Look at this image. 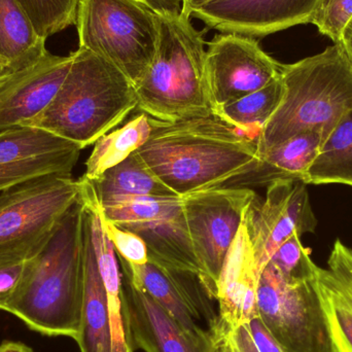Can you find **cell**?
Masks as SVG:
<instances>
[{
    "label": "cell",
    "mask_w": 352,
    "mask_h": 352,
    "mask_svg": "<svg viewBox=\"0 0 352 352\" xmlns=\"http://www.w3.org/2000/svg\"><path fill=\"white\" fill-rule=\"evenodd\" d=\"M150 138L138 153L182 198L228 186L254 170L260 160L256 140L214 115L173 122L150 117Z\"/></svg>",
    "instance_id": "cell-1"
},
{
    "label": "cell",
    "mask_w": 352,
    "mask_h": 352,
    "mask_svg": "<svg viewBox=\"0 0 352 352\" xmlns=\"http://www.w3.org/2000/svg\"><path fill=\"white\" fill-rule=\"evenodd\" d=\"M85 215L80 195L45 245L29 258L22 283L4 310L30 330L45 336L76 340L80 332L84 300Z\"/></svg>",
    "instance_id": "cell-2"
},
{
    "label": "cell",
    "mask_w": 352,
    "mask_h": 352,
    "mask_svg": "<svg viewBox=\"0 0 352 352\" xmlns=\"http://www.w3.org/2000/svg\"><path fill=\"white\" fill-rule=\"evenodd\" d=\"M280 78V102L256 140L258 159L304 132L318 133L326 142L352 109V67L339 43L318 55L283 64Z\"/></svg>",
    "instance_id": "cell-3"
},
{
    "label": "cell",
    "mask_w": 352,
    "mask_h": 352,
    "mask_svg": "<svg viewBox=\"0 0 352 352\" xmlns=\"http://www.w3.org/2000/svg\"><path fill=\"white\" fill-rule=\"evenodd\" d=\"M51 104L25 127H35L85 148L138 107L135 87L104 58L80 49Z\"/></svg>",
    "instance_id": "cell-4"
},
{
    "label": "cell",
    "mask_w": 352,
    "mask_h": 352,
    "mask_svg": "<svg viewBox=\"0 0 352 352\" xmlns=\"http://www.w3.org/2000/svg\"><path fill=\"white\" fill-rule=\"evenodd\" d=\"M159 27L156 55L134 86L138 109L154 119L169 122L212 116L202 32L182 12L159 16Z\"/></svg>",
    "instance_id": "cell-5"
},
{
    "label": "cell",
    "mask_w": 352,
    "mask_h": 352,
    "mask_svg": "<svg viewBox=\"0 0 352 352\" xmlns=\"http://www.w3.org/2000/svg\"><path fill=\"white\" fill-rule=\"evenodd\" d=\"M76 26L78 47L104 58L134 86L156 55L159 16L138 0H80Z\"/></svg>",
    "instance_id": "cell-6"
},
{
    "label": "cell",
    "mask_w": 352,
    "mask_h": 352,
    "mask_svg": "<svg viewBox=\"0 0 352 352\" xmlns=\"http://www.w3.org/2000/svg\"><path fill=\"white\" fill-rule=\"evenodd\" d=\"M258 314L285 352H338L314 285V274L287 278L272 263L258 278Z\"/></svg>",
    "instance_id": "cell-7"
},
{
    "label": "cell",
    "mask_w": 352,
    "mask_h": 352,
    "mask_svg": "<svg viewBox=\"0 0 352 352\" xmlns=\"http://www.w3.org/2000/svg\"><path fill=\"white\" fill-rule=\"evenodd\" d=\"M80 179L47 175L0 192V254L34 256L80 199Z\"/></svg>",
    "instance_id": "cell-8"
},
{
    "label": "cell",
    "mask_w": 352,
    "mask_h": 352,
    "mask_svg": "<svg viewBox=\"0 0 352 352\" xmlns=\"http://www.w3.org/2000/svg\"><path fill=\"white\" fill-rule=\"evenodd\" d=\"M99 203L104 219L146 242L148 262L200 276L182 197L119 196Z\"/></svg>",
    "instance_id": "cell-9"
},
{
    "label": "cell",
    "mask_w": 352,
    "mask_h": 352,
    "mask_svg": "<svg viewBox=\"0 0 352 352\" xmlns=\"http://www.w3.org/2000/svg\"><path fill=\"white\" fill-rule=\"evenodd\" d=\"M256 198L254 190L237 186L182 197L186 227L200 268L199 278L213 300L226 256Z\"/></svg>",
    "instance_id": "cell-10"
},
{
    "label": "cell",
    "mask_w": 352,
    "mask_h": 352,
    "mask_svg": "<svg viewBox=\"0 0 352 352\" xmlns=\"http://www.w3.org/2000/svg\"><path fill=\"white\" fill-rule=\"evenodd\" d=\"M122 272L160 304L190 336L212 346L221 331L219 312L198 275L162 268L153 263L133 265L118 256Z\"/></svg>",
    "instance_id": "cell-11"
},
{
    "label": "cell",
    "mask_w": 352,
    "mask_h": 352,
    "mask_svg": "<svg viewBox=\"0 0 352 352\" xmlns=\"http://www.w3.org/2000/svg\"><path fill=\"white\" fill-rule=\"evenodd\" d=\"M283 64L265 53L254 37L217 35L206 50L205 74L213 115L232 101L264 88L280 78Z\"/></svg>",
    "instance_id": "cell-12"
},
{
    "label": "cell",
    "mask_w": 352,
    "mask_h": 352,
    "mask_svg": "<svg viewBox=\"0 0 352 352\" xmlns=\"http://www.w3.org/2000/svg\"><path fill=\"white\" fill-rule=\"evenodd\" d=\"M244 221L260 275L285 240L294 234L301 237L314 233L318 226L307 184L291 179L276 180L269 184L265 200L256 196L248 207Z\"/></svg>",
    "instance_id": "cell-13"
},
{
    "label": "cell",
    "mask_w": 352,
    "mask_h": 352,
    "mask_svg": "<svg viewBox=\"0 0 352 352\" xmlns=\"http://www.w3.org/2000/svg\"><path fill=\"white\" fill-rule=\"evenodd\" d=\"M78 144L35 127L0 131V192L43 176L72 175Z\"/></svg>",
    "instance_id": "cell-14"
},
{
    "label": "cell",
    "mask_w": 352,
    "mask_h": 352,
    "mask_svg": "<svg viewBox=\"0 0 352 352\" xmlns=\"http://www.w3.org/2000/svg\"><path fill=\"white\" fill-rule=\"evenodd\" d=\"M327 0H212L192 16L223 33L264 37L311 23Z\"/></svg>",
    "instance_id": "cell-15"
},
{
    "label": "cell",
    "mask_w": 352,
    "mask_h": 352,
    "mask_svg": "<svg viewBox=\"0 0 352 352\" xmlns=\"http://www.w3.org/2000/svg\"><path fill=\"white\" fill-rule=\"evenodd\" d=\"M72 60V53L56 56L47 52L0 87V131L25 127L45 111L67 76Z\"/></svg>",
    "instance_id": "cell-16"
},
{
    "label": "cell",
    "mask_w": 352,
    "mask_h": 352,
    "mask_svg": "<svg viewBox=\"0 0 352 352\" xmlns=\"http://www.w3.org/2000/svg\"><path fill=\"white\" fill-rule=\"evenodd\" d=\"M123 301L132 346L146 352H210L175 318L122 272Z\"/></svg>",
    "instance_id": "cell-17"
},
{
    "label": "cell",
    "mask_w": 352,
    "mask_h": 352,
    "mask_svg": "<svg viewBox=\"0 0 352 352\" xmlns=\"http://www.w3.org/2000/svg\"><path fill=\"white\" fill-rule=\"evenodd\" d=\"M246 214V213H245ZM260 272L245 221L228 252L217 285V311L227 332L258 316L256 305Z\"/></svg>",
    "instance_id": "cell-18"
},
{
    "label": "cell",
    "mask_w": 352,
    "mask_h": 352,
    "mask_svg": "<svg viewBox=\"0 0 352 352\" xmlns=\"http://www.w3.org/2000/svg\"><path fill=\"white\" fill-rule=\"evenodd\" d=\"M314 285L338 352H352V250L337 239L326 268L316 266Z\"/></svg>",
    "instance_id": "cell-19"
},
{
    "label": "cell",
    "mask_w": 352,
    "mask_h": 352,
    "mask_svg": "<svg viewBox=\"0 0 352 352\" xmlns=\"http://www.w3.org/2000/svg\"><path fill=\"white\" fill-rule=\"evenodd\" d=\"M76 342L80 352H111V320L107 291L93 248L87 208L84 233V300L80 332Z\"/></svg>",
    "instance_id": "cell-20"
},
{
    "label": "cell",
    "mask_w": 352,
    "mask_h": 352,
    "mask_svg": "<svg viewBox=\"0 0 352 352\" xmlns=\"http://www.w3.org/2000/svg\"><path fill=\"white\" fill-rule=\"evenodd\" d=\"M322 138L314 132L298 134L260 157L254 170L236 178L228 186H269L276 180L305 184L308 169L322 148Z\"/></svg>",
    "instance_id": "cell-21"
},
{
    "label": "cell",
    "mask_w": 352,
    "mask_h": 352,
    "mask_svg": "<svg viewBox=\"0 0 352 352\" xmlns=\"http://www.w3.org/2000/svg\"><path fill=\"white\" fill-rule=\"evenodd\" d=\"M18 0H0V61L16 72L41 60L47 50Z\"/></svg>",
    "instance_id": "cell-22"
},
{
    "label": "cell",
    "mask_w": 352,
    "mask_h": 352,
    "mask_svg": "<svg viewBox=\"0 0 352 352\" xmlns=\"http://www.w3.org/2000/svg\"><path fill=\"white\" fill-rule=\"evenodd\" d=\"M91 182L99 201L119 196L178 197L155 175L138 152Z\"/></svg>",
    "instance_id": "cell-23"
},
{
    "label": "cell",
    "mask_w": 352,
    "mask_h": 352,
    "mask_svg": "<svg viewBox=\"0 0 352 352\" xmlns=\"http://www.w3.org/2000/svg\"><path fill=\"white\" fill-rule=\"evenodd\" d=\"M150 117L142 113L115 131L101 136L86 162L84 177L94 182L105 171L138 152L151 135Z\"/></svg>",
    "instance_id": "cell-24"
},
{
    "label": "cell",
    "mask_w": 352,
    "mask_h": 352,
    "mask_svg": "<svg viewBox=\"0 0 352 352\" xmlns=\"http://www.w3.org/2000/svg\"><path fill=\"white\" fill-rule=\"evenodd\" d=\"M305 184H339L352 188V109L322 144L308 169Z\"/></svg>",
    "instance_id": "cell-25"
},
{
    "label": "cell",
    "mask_w": 352,
    "mask_h": 352,
    "mask_svg": "<svg viewBox=\"0 0 352 352\" xmlns=\"http://www.w3.org/2000/svg\"><path fill=\"white\" fill-rule=\"evenodd\" d=\"M283 92V82L278 78L256 92L223 105L215 111L214 116L241 133H250L252 129L258 130L260 133L263 126L278 107Z\"/></svg>",
    "instance_id": "cell-26"
},
{
    "label": "cell",
    "mask_w": 352,
    "mask_h": 352,
    "mask_svg": "<svg viewBox=\"0 0 352 352\" xmlns=\"http://www.w3.org/2000/svg\"><path fill=\"white\" fill-rule=\"evenodd\" d=\"M39 36L52 35L76 25L80 0H18Z\"/></svg>",
    "instance_id": "cell-27"
},
{
    "label": "cell",
    "mask_w": 352,
    "mask_h": 352,
    "mask_svg": "<svg viewBox=\"0 0 352 352\" xmlns=\"http://www.w3.org/2000/svg\"><path fill=\"white\" fill-rule=\"evenodd\" d=\"M269 262L287 278H306L314 276L318 265L310 258L307 248L302 245L300 236L294 234L285 240Z\"/></svg>",
    "instance_id": "cell-28"
},
{
    "label": "cell",
    "mask_w": 352,
    "mask_h": 352,
    "mask_svg": "<svg viewBox=\"0 0 352 352\" xmlns=\"http://www.w3.org/2000/svg\"><path fill=\"white\" fill-rule=\"evenodd\" d=\"M352 19V0H327L324 6L316 12L311 24L318 27L322 35L340 43L345 27Z\"/></svg>",
    "instance_id": "cell-29"
},
{
    "label": "cell",
    "mask_w": 352,
    "mask_h": 352,
    "mask_svg": "<svg viewBox=\"0 0 352 352\" xmlns=\"http://www.w3.org/2000/svg\"><path fill=\"white\" fill-rule=\"evenodd\" d=\"M101 217L103 228L118 256L133 265H144L148 262V248L142 237L107 221L103 217L102 212Z\"/></svg>",
    "instance_id": "cell-30"
},
{
    "label": "cell",
    "mask_w": 352,
    "mask_h": 352,
    "mask_svg": "<svg viewBox=\"0 0 352 352\" xmlns=\"http://www.w3.org/2000/svg\"><path fill=\"white\" fill-rule=\"evenodd\" d=\"M30 258L21 254H0V310L6 306L22 283Z\"/></svg>",
    "instance_id": "cell-31"
},
{
    "label": "cell",
    "mask_w": 352,
    "mask_h": 352,
    "mask_svg": "<svg viewBox=\"0 0 352 352\" xmlns=\"http://www.w3.org/2000/svg\"><path fill=\"white\" fill-rule=\"evenodd\" d=\"M246 326L258 352H285L272 334L269 332L260 316L250 320Z\"/></svg>",
    "instance_id": "cell-32"
},
{
    "label": "cell",
    "mask_w": 352,
    "mask_h": 352,
    "mask_svg": "<svg viewBox=\"0 0 352 352\" xmlns=\"http://www.w3.org/2000/svg\"><path fill=\"white\" fill-rule=\"evenodd\" d=\"M227 337L233 352H258L245 324L227 332Z\"/></svg>",
    "instance_id": "cell-33"
},
{
    "label": "cell",
    "mask_w": 352,
    "mask_h": 352,
    "mask_svg": "<svg viewBox=\"0 0 352 352\" xmlns=\"http://www.w3.org/2000/svg\"><path fill=\"white\" fill-rule=\"evenodd\" d=\"M152 10L157 16H175L182 12V0H138Z\"/></svg>",
    "instance_id": "cell-34"
},
{
    "label": "cell",
    "mask_w": 352,
    "mask_h": 352,
    "mask_svg": "<svg viewBox=\"0 0 352 352\" xmlns=\"http://www.w3.org/2000/svg\"><path fill=\"white\" fill-rule=\"evenodd\" d=\"M339 43L342 47L343 52L346 55L347 59H349L352 67V19L349 25L345 27L342 36H341L340 43Z\"/></svg>",
    "instance_id": "cell-35"
},
{
    "label": "cell",
    "mask_w": 352,
    "mask_h": 352,
    "mask_svg": "<svg viewBox=\"0 0 352 352\" xmlns=\"http://www.w3.org/2000/svg\"><path fill=\"white\" fill-rule=\"evenodd\" d=\"M210 1L212 0H182V14L190 18L196 10Z\"/></svg>",
    "instance_id": "cell-36"
},
{
    "label": "cell",
    "mask_w": 352,
    "mask_h": 352,
    "mask_svg": "<svg viewBox=\"0 0 352 352\" xmlns=\"http://www.w3.org/2000/svg\"><path fill=\"white\" fill-rule=\"evenodd\" d=\"M210 352H233L228 340L227 332H221L217 335Z\"/></svg>",
    "instance_id": "cell-37"
},
{
    "label": "cell",
    "mask_w": 352,
    "mask_h": 352,
    "mask_svg": "<svg viewBox=\"0 0 352 352\" xmlns=\"http://www.w3.org/2000/svg\"><path fill=\"white\" fill-rule=\"evenodd\" d=\"M0 352H34L24 343L4 341L0 344Z\"/></svg>",
    "instance_id": "cell-38"
},
{
    "label": "cell",
    "mask_w": 352,
    "mask_h": 352,
    "mask_svg": "<svg viewBox=\"0 0 352 352\" xmlns=\"http://www.w3.org/2000/svg\"><path fill=\"white\" fill-rule=\"evenodd\" d=\"M16 72H18L12 69V68L8 67V65H6V64L0 61V87L3 86Z\"/></svg>",
    "instance_id": "cell-39"
}]
</instances>
